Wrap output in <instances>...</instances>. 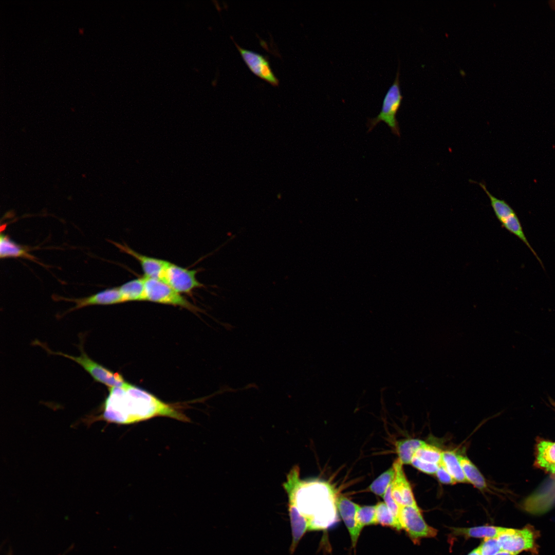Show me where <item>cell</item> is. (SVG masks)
Listing matches in <instances>:
<instances>
[{"instance_id":"obj_1","label":"cell","mask_w":555,"mask_h":555,"mask_svg":"<svg viewBox=\"0 0 555 555\" xmlns=\"http://www.w3.org/2000/svg\"><path fill=\"white\" fill-rule=\"evenodd\" d=\"M102 406V413L93 419L107 423L130 424L158 417L189 422L190 419L178 407L165 403L151 393L128 383L109 387Z\"/></svg>"},{"instance_id":"obj_2","label":"cell","mask_w":555,"mask_h":555,"mask_svg":"<svg viewBox=\"0 0 555 555\" xmlns=\"http://www.w3.org/2000/svg\"><path fill=\"white\" fill-rule=\"evenodd\" d=\"M288 498V507L296 509L309 524V530L324 529L336 520V499L327 484L306 481L300 477V469L294 466L284 483Z\"/></svg>"},{"instance_id":"obj_3","label":"cell","mask_w":555,"mask_h":555,"mask_svg":"<svg viewBox=\"0 0 555 555\" xmlns=\"http://www.w3.org/2000/svg\"><path fill=\"white\" fill-rule=\"evenodd\" d=\"M399 76L400 62L395 79L384 97L380 112L375 117L368 118L367 120V133L371 132L378 123L383 121L390 127L393 134L400 137V127L396 118L403 98L400 89Z\"/></svg>"},{"instance_id":"obj_4","label":"cell","mask_w":555,"mask_h":555,"mask_svg":"<svg viewBox=\"0 0 555 555\" xmlns=\"http://www.w3.org/2000/svg\"><path fill=\"white\" fill-rule=\"evenodd\" d=\"M82 343L81 341L79 346L81 351L80 356H73L62 352L53 351L44 343L39 341L33 343L35 345L41 346L49 354L62 356L75 361L89 373L94 380L109 387L123 386L127 384L120 374L113 373L89 358L84 351Z\"/></svg>"},{"instance_id":"obj_5","label":"cell","mask_w":555,"mask_h":555,"mask_svg":"<svg viewBox=\"0 0 555 555\" xmlns=\"http://www.w3.org/2000/svg\"><path fill=\"white\" fill-rule=\"evenodd\" d=\"M477 183L489 197L494 214L501 223L502 226L522 240L530 250L541 265L544 268L542 261L528 242L523 231L521 221L514 210L504 200L497 198L492 195L488 191L484 183L482 182H478Z\"/></svg>"},{"instance_id":"obj_6","label":"cell","mask_w":555,"mask_h":555,"mask_svg":"<svg viewBox=\"0 0 555 555\" xmlns=\"http://www.w3.org/2000/svg\"><path fill=\"white\" fill-rule=\"evenodd\" d=\"M145 301L178 306L190 310L196 308L167 284L162 281L144 276Z\"/></svg>"},{"instance_id":"obj_7","label":"cell","mask_w":555,"mask_h":555,"mask_svg":"<svg viewBox=\"0 0 555 555\" xmlns=\"http://www.w3.org/2000/svg\"><path fill=\"white\" fill-rule=\"evenodd\" d=\"M399 521L415 544L419 543L422 538L437 535V530L425 523L419 507L400 506Z\"/></svg>"},{"instance_id":"obj_8","label":"cell","mask_w":555,"mask_h":555,"mask_svg":"<svg viewBox=\"0 0 555 555\" xmlns=\"http://www.w3.org/2000/svg\"><path fill=\"white\" fill-rule=\"evenodd\" d=\"M536 534L530 526L522 529L506 528L497 538L501 550L519 553L523 551H536Z\"/></svg>"},{"instance_id":"obj_9","label":"cell","mask_w":555,"mask_h":555,"mask_svg":"<svg viewBox=\"0 0 555 555\" xmlns=\"http://www.w3.org/2000/svg\"><path fill=\"white\" fill-rule=\"evenodd\" d=\"M197 272V270L188 269L169 262L160 280L180 293H190L203 286L196 277Z\"/></svg>"},{"instance_id":"obj_10","label":"cell","mask_w":555,"mask_h":555,"mask_svg":"<svg viewBox=\"0 0 555 555\" xmlns=\"http://www.w3.org/2000/svg\"><path fill=\"white\" fill-rule=\"evenodd\" d=\"M395 474L392 484V495L399 506L418 507L413 492L403 469V464L396 459L393 465Z\"/></svg>"},{"instance_id":"obj_11","label":"cell","mask_w":555,"mask_h":555,"mask_svg":"<svg viewBox=\"0 0 555 555\" xmlns=\"http://www.w3.org/2000/svg\"><path fill=\"white\" fill-rule=\"evenodd\" d=\"M244 61L256 76L274 86L279 81L273 72L267 59L258 53L244 49L234 42Z\"/></svg>"},{"instance_id":"obj_12","label":"cell","mask_w":555,"mask_h":555,"mask_svg":"<svg viewBox=\"0 0 555 555\" xmlns=\"http://www.w3.org/2000/svg\"><path fill=\"white\" fill-rule=\"evenodd\" d=\"M112 243L121 251L132 256L140 263L144 273L143 276L161 279L169 261L143 255L135 251L126 244L116 242Z\"/></svg>"},{"instance_id":"obj_13","label":"cell","mask_w":555,"mask_h":555,"mask_svg":"<svg viewBox=\"0 0 555 555\" xmlns=\"http://www.w3.org/2000/svg\"><path fill=\"white\" fill-rule=\"evenodd\" d=\"M59 300L74 302L75 306L68 312L91 305H107L124 302L119 287L108 288L93 295L78 299L59 297Z\"/></svg>"},{"instance_id":"obj_14","label":"cell","mask_w":555,"mask_h":555,"mask_svg":"<svg viewBox=\"0 0 555 555\" xmlns=\"http://www.w3.org/2000/svg\"><path fill=\"white\" fill-rule=\"evenodd\" d=\"M337 508L349 533L353 547L357 544L361 530L356 520V513L360 506L347 497L340 495L336 498Z\"/></svg>"},{"instance_id":"obj_15","label":"cell","mask_w":555,"mask_h":555,"mask_svg":"<svg viewBox=\"0 0 555 555\" xmlns=\"http://www.w3.org/2000/svg\"><path fill=\"white\" fill-rule=\"evenodd\" d=\"M534 466L555 476V442L543 439L538 440Z\"/></svg>"},{"instance_id":"obj_16","label":"cell","mask_w":555,"mask_h":555,"mask_svg":"<svg viewBox=\"0 0 555 555\" xmlns=\"http://www.w3.org/2000/svg\"><path fill=\"white\" fill-rule=\"evenodd\" d=\"M29 251L28 247L14 242L5 234H1L0 256L1 258L22 257L36 262V258L30 254Z\"/></svg>"},{"instance_id":"obj_17","label":"cell","mask_w":555,"mask_h":555,"mask_svg":"<svg viewBox=\"0 0 555 555\" xmlns=\"http://www.w3.org/2000/svg\"><path fill=\"white\" fill-rule=\"evenodd\" d=\"M506 528L482 526L471 528H452L453 534L466 538H497Z\"/></svg>"},{"instance_id":"obj_18","label":"cell","mask_w":555,"mask_h":555,"mask_svg":"<svg viewBox=\"0 0 555 555\" xmlns=\"http://www.w3.org/2000/svg\"><path fill=\"white\" fill-rule=\"evenodd\" d=\"M124 302L145 301L144 279L142 277L127 282L119 287Z\"/></svg>"},{"instance_id":"obj_19","label":"cell","mask_w":555,"mask_h":555,"mask_svg":"<svg viewBox=\"0 0 555 555\" xmlns=\"http://www.w3.org/2000/svg\"><path fill=\"white\" fill-rule=\"evenodd\" d=\"M424 443L423 440L412 438L397 441L395 445L398 459L403 465L411 464L414 454Z\"/></svg>"},{"instance_id":"obj_20","label":"cell","mask_w":555,"mask_h":555,"mask_svg":"<svg viewBox=\"0 0 555 555\" xmlns=\"http://www.w3.org/2000/svg\"><path fill=\"white\" fill-rule=\"evenodd\" d=\"M458 457L467 482L479 490L486 489L487 487L486 479L475 465L466 456L458 455Z\"/></svg>"},{"instance_id":"obj_21","label":"cell","mask_w":555,"mask_h":555,"mask_svg":"<svg viewBox=\"0 0 555 555\" xmlns=\"http://www.w3.org/2000/svg\"><path fill=\"white\" fill-rule=\"evenodd\" d=\"M440 464L445 467L456 483L467 482L458 455L455 452L453 451H443Z\"/></svg>"},{"instance_id":"obj_22","label":"cell","mask_w":555,"mask_h":555,"mask_svg":"<svg viewBox=\"0 0 555 555\" xmlns=\"http://www.w3.org/2000/svg\"><path fill=\"white\" fill-rule=\"evenodd\" d=\"M395 471L392 466L381 474L369 486V490L375 494L383 497L387 489L392 484Z\"/></svg>"},{"instance_id":"obj_23","label":"cell","mask_w":555,"mask_h":555,"mask_svg":"<svg viewBox=\"0 0 555 555\" xmlns=\"http://www.w3.org/2000/svg\"><path fill=\"white\" fill-rule=\"evenodd\" d=\"M375 506L377 524L392 527L398 531L402 529L384 502H379Z\"/></svg>"},{"instance_id":"obj_24","label":"cell","mask_w":555,"mask_h":555,"mask_svg":"<svg viewBox=\"0 0 555 555\" xmlns=\"http://www.w3.org/2000/svg\"><path fill=\"white\" fill-rule=\"evenodd\" d=\"M442 452L435 446L425 442L418 449L413 457L427 462L439 465L441 461Z\"/></svg>"},{"instance_id":"obj_25","label":"cell","mask_w":555,"mask_h":555,"mask_svg":"<svg viewBox=\"0 0 555 555\" xmlns=\"http://www.w3.org/2000/svg\"><path fill=\"white\" fill-rule=\"evenodd\" d=\"M356 520L361 530L365 526L377 524L376 506H360L356 513Z\"/></svg>"},{"instance_id":"obj_26","label":"cell","mask_w":555,"mask_h":555,"mask_svg":"<svg viewBox=\"0 0 555 555\" xmlns=\"http://www.w3.org/2000/svg\"><path fill=\"white\" fill-rule=\"evenodd\" d=\"M478 547L481 555H495L501 550L497 538H485Z\"/></svg>"},{"instance_id":"obj_27","label":"cell","mask_w":555,"mask_h":555,"mask_svg":"<svg viewBox=\"0 0 555 555\" xmlns=\"http://www.w3.org/2000/svg\"><path fill=\"white\" fill-rule=\"evenodd\" d=\"M411 464L418 470L428 474H435L439 465L427 462L416 457H413Z\"/></svg>"},{"instance_id":"obj_28","label":"cell","mask_w":555,"mask_h":555,"mask_svg":"<svg viewBox=\"0 0 555 555\" xmlns=\"http://www.w3.org/2000/svg\"><path fill=\"white\" fill-rule=\"evenodd\" d=\"M384 503L388 507L397 521L400 524L399 521L400 506L393 499L392 495V484L387 489L383 496Z\"/></svg>"},{"instance_id":"obj_29","label":"cell","mask_w":555,"mask_h":555,"mask_svg":"<svg viewBox=\"0 0 555 555\" xmlns=\"http://www.w3.org/2000/svg\"><path fill=\"white\" fill-rule=\"evenodd\" d=\"M435 475L439 481L444 484H454L456 482L445 467L440 463Z\"/></svg>"},{"instance_id":"obj_30","label":"cell","mask_w":555,"mask_h":555,"mask_svg":"<svg viewBox=\"0 0 555 555\" xmlns=\"http://www.w3.org/2000/svg\"><path fill=\"white\" fill-rule=\"evenodd\" d=\"M517 553H513V552H509V551L503 550H501L499 551H498L497 553H496L495 555H517Z\"/></svg>"},{"instance_id":"obj_31","label":"cell","mask_w":555,"mask_h":555,"mask_svg":"<svg viewBox=\"0 0 555 555\" xmlns=\"http://www.w3.org/2000/svg\"><path fill=\"white\" fill-rule=\"evenodd\" d=\"M468 555H481L478 547L472 550Z\"/></svg>"}]
</instances>
